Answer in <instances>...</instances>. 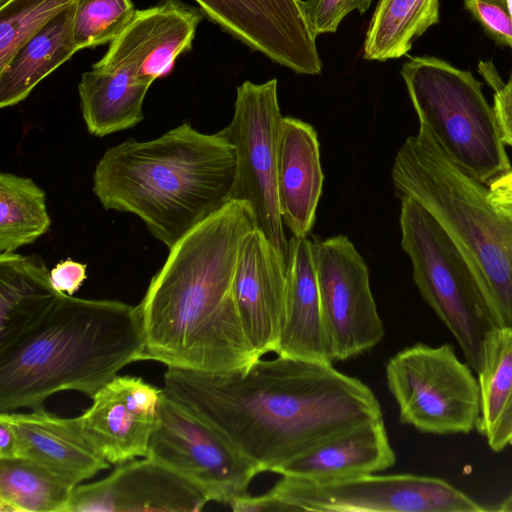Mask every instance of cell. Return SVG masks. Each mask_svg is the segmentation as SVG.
<instances>
[{
	"label": "cell",
	"mask_w": 512,
	"mask_h": 512,
	"mask_svg": "<svg viewBox=\"0 0 512 512\" xmlns=\"http://www.w3.org/2000/svg\"><path fill=\"white\" fill-rule=\"evenodd\" d=\"M439 22V0H379L364 43L366 60L386 61L408 53L413 41Z\"/></svg>",
	"instance_id": "cell-25"
},
{
	"label": "cell",
	"mask_w": 512,
	"mask_h": 512,
	"mask_svg": "<svg viewBox=\"0 0 512 512\" xmlns=\"http://www.w3.org/2000/svg\"><path fill=\"white\" fill-rule=\"evenodd\" d=\"M391 177L399 199L422 205L470 261L496 327L512 329V216L488 201V185L452 161L430 131L398 150Z\"/></svg>",
	"instance_id": "cell-5"
},
{
	"label": "cell",
	"mask_w": 512,
	"mask_h": 512,
	"mask_svg": "<svg viewBox=\"0 0 512 512\" xmlns=\"http://www.w3.org/2000/svg\"><path fill=\"white\" fill-rule=\"evenodd\" d=\"M506 2H507L509 13H510V16H511V19H512V0H506Z\"/></svg>",
	"instance_id": "cell-40"
},
{
	"label": "cell",
	"mask_w": 512,
	"mask_h": 512,
	"mask_svg": "<svg viewBox=\"0 0 512 512\" xmlns=\"http://www.w3.org/2000/svg\"><path fill=\"white\" fill-rule=\"evenodd\" d=\"M231 122L221 131L234 148L236 172L230 200L246 203L256 228L286 258L284 233L276 183L277 140L282 115L277 80L262 84L245 81L237 87Z\"/></svg>",
	"instance_id": "cell-9"
},
{
	"label": "cell",
	"mask_w": 512,
	"mask_h": 512,
	"mask_svg": "<svg viewBox=\"0 0 512 512\" xmlns=\"http://www.w3.org/2000/svg\"><path fill=\"white\" fill-rule=\"evenodd\" d=\"M501 512H512V492L495 509Z\"/></svg>",
	"instance_id": "cell-39"
},
{
	"label": "cell",
	"mask_w": 512,
	"mask_h": 512,
	"mask_svg": "<svg viewBox=\"0 0 512 512\" xmlns=\"http://www.w3.org/2000/svg\"><path fill=\"white\" fill-rule=\"evenodd\" d=\"M75 487L30 460H0V512H68Z\"/></svg>",
	"instance_id": "cell-26"
},
{
	"label": "cell",
	"mask_w": 512,
	"mask_h": 512,
	"mask_svg": "<svg viewBox=\"0 0 512 512\" xmlns=\"http://www.w3.org/2000/svg\"><path fill=\"white\" fill-rule=\"evenodd\" d=\"M229 506L235 512L294 511L290 505L281 500L271 490L258 496H250L246 493L234 499Z\"/></svg>",
	"instance_id": "cell-35"
},
{
	"label": "cell",
	"mask_w": 512,
	"mask_h": 512,
	"mask_svg": "<svg viewBox=\"0 0 512 512\" xmlns=\"http://www.w3.org/2000/svg\"><path fill=\"white\" fill-rule=\"evenodd\" d=\"M162 388L136 376H119L95 393L78 416L86 436L110 464L146 456L159 422Z\"/></svg>",
	"instance_id": "cell-15"
},
{
	"label": "cell",
	"mask_w": 512,
	"mask_h": 512,
	"mask_svg": "<svg viewBox=\"0 0 512 512\" xmlns=\"http://www.w3.org/2000/svg\"><path fill=\"white\" fill-rule=\"evenodd\" d=\"M312 249L324 320L335 361L376 346L384 336L363 257L345 236L314 238Z\"/></svg>",
	"instance_id": "cell-12"
},
{
	"label": "cell",
	"mask_w": 512,
	"mask_h": 512,
	"mask_svg": "<svg viewBox=\"0 0 512 512\" xmlns=\"http://www.w3.org/2000/svg\"><path fill=\"white\" fill-rule=\"evenodd\" d=\"M255 228L250 207L230 200L169 249L138 305L144 360L217 373L258 359L233 292L242 241Z\"/></svg>",
	"instance_id": "cell-2"
},
{
	"label": "cell",
	"mask_w": 512,
	"mask_h": 512,
	"mask_svg": "<svg viewBox=\"0 0 512 512\" xmlns=\"http://www.w3.org/2000/svg\"><path fill=\"white\" fill-rule=\"evenodd\" d=\"M78 0H6L0 4V70L18 49Z\"/></svg>",
	"instance_id": "cell-29"
},
{
	"label": "cell",
	"mask_w": 512,
	"mask_h": 512,
	"mask_svg": "<svg viewBox=\"0 0 512 512\" xmlns=\"http://www.w3.org/2000/svg\"><path fill=\"white\" fill-rule=\"evenodd\" d=\"M464 6L487 34L512 49V19L506 0H465Z\"/></svg>",
	"instance_id": "cell-32"
},
{
	"label": "cell",
	"mask_w": 512,
	"mask_h": 512,
	"mask_svg": "<svg viewBox=\"0 0 512 512\" xmlns=\"http://www.w3.org/2000/svg\"><path fill=\"white\" fill-rule=\"evenodd\" d=\"M203 14L180 0H160L136 10L92 68L120 70L151 86L171 71L179 55L191 49Z\"/></svg>",
	"instance_id": "cell-14"
},
{
	"label": "cell",
	"mask_w": 512,
	"mask_h": 512,
	"mask_svg": "<svg viewBox=\"0 0 512 512\" xmlns=\"http://www.w3.org/2000/svg\"><path fill=\"white\" fill-rule=\"evenodd\" d=\"M372 0H305L300 1L307 25L316 38L336 32L341 21L353 10L365 13Z\"/></svg>",
	"instance_id": "cell-31"
},
{
	"label": "cell",
	"mask_w": 512,
	"mask_h": 512,
	"mask_svg": "<svg viewBox=\"0 0 512 512\" xmlns=\"http://www.w3.org/2000/svg\"><path fill=\"white\" fill-rule=\"evenodd\" d=\"M19 457V442L12 425L0 416V460H14Z\"/></svg>",
	"instance_id": "cell-38"
},
{
	"label": "cell",
	"mask_w": 512,
	"mask_h": 512,
	"mask_svg": "<svg viewBox=\"0 0 512 512\" xmlns=\"http://www.w3.org/2000/svg\"><path fill=\"white\" fill-rule=\"evenodd\" d=\"M86 268L85 264L72 259L60 261L50 271L51 283L58 292L72 296L87 278Z\"/></svg>",
	"instance_id": "cell-34"
},
{
	"label": "cell",
	"mask_w": 512,
	"mask_h": 512,
	"mask_svg": "<svg viewBox=\"0 0 512 512\" xmlns=\"http://www.w3.org/2000/svg\"><path fill=\"white\" fill-rule=\"evenodd\" d=\"M163 393L202 420L259 472L325 440L382 420L373 391L332 364L278 356L227 372L167 367Z\"/></svg>",
	"instance_id": "cell-1"
},
{
	"label": "cell",
	"mask_w": 512,
	"mask_h": 512,
	"mask_svg": "<svg viewBox=\"0 0 512 512\" xmlns=\"http://www.w3.org/2000/svg\"><path fill=\"white\" fill-rule=\"evenodd\" d=\"M6 0H0V4L4 3Z\"/></svg>",
	"instance_id": "cell-41"
},
{
	"label": "cell",
	"mask_w": 512,
	"mask_h": 512,
	"mask_svg": "<svg viewBox=\"0 0 512 512\" xmlns=\"http://www.w3.org/2000/svg\"><path fill=\"white\" fill-rule=\"evenodd\" d=\"M208 502L186 479L146 457L118 464L104 479L77 485L68 512H197Z\"/></svg>",
	"instance_id": "cell-16"
},
{
	"label": "cell",
	"mask_w": 512,
	"mask_h": 512,
	"mask_svg": "<svg viewBox=\"0 0 512 512\" xmlns=\"http://www.w3.org/2000/svg\"><path fill=\"white\" fill-rule=\"evenodd\" d=\"M224 31L299 74L322 72L301 0H194Z\"/></svg>",
	"instance_id": "cell-13"
},
{
	"label": "cell",
	"mask_w": 512,
	"mask_h": 512,
	"mask_svg": "<svg viewBox=\"0 0 512 512\" xmlns=\"http://www.w3.org/2000/svg\"><path fill=\"white\" fill-rule=\"evenodd\" d=\"M287 260L257 228L243 239L233 292L256 358L276 347L284 313Z\"/></svg>",
	"instance_id": "cell-17"
},
{
	"label": "cell",
	"mask_w": 512,
	"mask_h": 512,
	"mask_svg": "<svg viewBox=\"0 0 512 512\" xmlns=\"http://www.w3.org/2000/svg\"><path fill=\"white\" fill-rule=\"evenodd\" d=\"M294 511L484 512L444 479L415 474L374 475L314 483L283 477L270 489Z\"/></svg>",
	"instance_id": "cell-10"
},
{
	"label": "cell",
	"mask_w": 512,
	"mask_h": 512,
	"mask_svg": "<svg viewBox=\"0 0 512 512\" xmlns=\"http://www.w3.org/2000/svg\"><path fill=\"white\" fill-rule=\"evenodd\" d=\"M323 179L315 129L302 120L282 117L277 140V195L283 224L293 236L310 233Z\"/></svg>",
	"instance_id": "cell-20"
},
{
	"label": "cell",
	"mask_w": 512,
	"mask_h": 512,
	"mask_svg": "<svg viewBox=\"0 0 512 512\" xmlns=\"http://www.w3.org/2000/svg\"><path fill=\"white\" fill-rule=\"evenodd\" d=\"M46 194L32 179L0 174V252H15L49 231Z\"/></svg>",
	"instance_id": "cell-27"
},
{
	"label": "cell",
	"mask_w": 512,
	"mask_h": 512,
	"mask_svg": "<svg viewBox=\"0 0 512 512\" xmlns=\"http://www.w3.org/2000/svg\"><path fill=\"white\" fill-rule=\"evenodd\" d=\"M401 200V246L425 302L458 342L477 373L482 344L495 326L476 273L442 225L417 201Z\"/></svg>",
	"instance_id": "cell-7"
},
{
	"label": "cell",
	"mask_w": 512,
	"mask_h": 512,
	"mask_svg": "<svg viewBox=\"0 0 512 512\" xmlns=\"http://www.w3.org/2000/svg\"><path fill=\"white\" fill-rule=\"evenodd\" d=\"M235 172L234 148L219 132L182 123L110 147L95 167L93 192L104 209L138 216L170 249L230 201Z\"/></svg>",
	"instance_id": "cell-3"
},
{
	"label": "cell",
	"mask_w": 512,
	"mask_h": 512,
	"mask_svg": "<svg viewBox=\"0 0 512 512\" xmlns=\"http://www.w3.org/2000/svg\"><path fill=\"white\" fill-rule=\"evenodd\" d=\"M487 198L495 210L512 216V170L488 184Z\"/></svg>",
	"instance_id": "cell-36"
},
{
	"label": "cell",
	"mask_w": 512,
	"mask_h": 512,
	"mask_svg": "<svg viewBox=\"0 0 512 512\" xmlns=\"http://www.w3.org/2000/svg\"><path fill=\"white\" fill-rule=\"evenodd\" d=\"M396 454L382 420L331 437L281 466L275 473L314 483L374 474L394 465Z\"/></svg>",
	"instance_id": "cell-21"
},
{
	"label": "cell",
	"mask_w": 512,
	"mask_h": 512,
	"mask_svg": "<svg viewBox=\"0 0 512 512\" xmlns=\"http://www.w3.org/2000/svg\"><path fill=\"white\" fill-rule=\"evenodd\" d=\"M400 73L419 125L452 161L486 185L512 170L493 107L469 71L435 57H412Z\"/></svg>",
	"instance_id": "cell-6"
},
{
	"label": "cell",
	"mask_w": 512,
	"mask_h": 512,
	"mask_svg": "<svg viewBox=\"0 0 512 512\" xmlns=\"http://www.w3.org/2000/svg\"><path fill=\"white\" fill-rule=\"evenodd\" d=\"M479 71L495 91L492 107L501 139L512 147V76L503 83L491 62L481 61Z\"/></svg>",
	"instance_id": "cell-33"
},
{
	"label": "cell",
	"mask_w": 512,
	"mask_h": 512,
	"mask_svg": "<svg viewBox=\"0 0 512 512\" xmlns=\"http://www.w3.org/2000/svg\"><path fill=\"white\" fill-rule=\"evenodd\" d=\"M486 439L490 449L495 452L512 445V403Z\"/></svg>",
	"instance_id": "cell-37"
},
{
	"label": "cell",
	"mask_w": 512,
	"mask_h": 512,
	"mask_svg": "<svg viewBox=\"0 0 512 512\" xmlns=\"http://www.w3.org/2000/svg\"><path fill=\"white\" fill-rule=\"evenodd\" d=\"M76 3L33 34L0 70L1 108L26 99L38 83L77 52L73 41Z\"/></svg>",
	"instance_id": "cell-23"
},
{
	"label": "cell",
	"mask_w": 512,
	"mask_h": 512,
	"mask_svg": "<svg viewBox=\"0 0 512 512\" xmlns=\"http://www.w3.org/2000/svg\"><path fill=\"white\" fill-rule=\"evenodd\" d=\"M385 374L401 423L436 435L468 434L477 429L478 380L450 344L406 347L388 360Z\"/></svg>",
	"instance_id": "cell-8"
},
{
	"label": "cell",
	"mask_w": 512,
	"mask_h": 512,
	"mask_svg": "<svg viewBox=\"0 0 512 512\" xmlns=\"http://www.w3.org/2000/svg\"><path fill=\"white\" fill-rule=\"evenodd\" d=\"M18 436L20 459L30 460L77 486L110 463L84 433L79 418H62L34 409L0 412Z\"/></svg>",
	"instance_id": "cell-18"
},
{
	"label": "cell",
	"mask_w": 512,
	"mask_h": 512,
	"mask_svg": "<svg viewBox=\"0 0 512 512\" xmlns=\"http://www.w3.org/2000/svg\"><path fill=\"white\" fill-rule=\"evenodd\" d=\"M144 351L138 306L61 293L39 322L0 349V412L44 408L61 391L92 397L144 360Z\"/></svg>",
	"instance_id": "cell-4"
},
{
	"label": "cell",
	"mask_w": 512,
	"mask_h": 512,
	"mask_svg": "<svg viewBox=\"0 0 512 512\" xmlns=\"http://www.w3.org/2000/svg\"><path fill=\"white\" fill-rule=\"evenodd\" d=\"M274 352L278 356L332 364V346L324 320L312 240H288L284 313Z\"/></svg>",
	"instance_id": "cell-19"
},
{
	"label": "cell",
	"mask_w": 512,
	"mask_h": 512,
	"mask_svg": "<svg viewBox=\"0 0 512 512\" xmlns=\"http://www.w3.org/2000/svg\"><path fill=\"white\" fill-rule=\"evenodd\" d=\"M478 374L480 418L477 431L486 438L512 403V329L492 328L482 344Z\"/></svg>",
	"instance_id": "cell-28"
},
{
	"label": "cell",
	"mask_w": 512,
	"mask_h": 512,
	"mask_svg": "<svg viewBox=\"0 0 512 512\" xmlns=\"http://www.w3.org/2000/svg\"><path fill=\"white\" fill-rule=\"evenodd\" d=\"M149 87L120 70L92 68L83 73L78 93L88 132L103 137L141 122Z\"/></svg>",
	"instance_id": "cell-24"
},
{
	"label": "cell",
	"mask_w": 512,
	"mask_h": 512,
	"mask_svg": "<svg viewBox=\"0 0 512 512\" xmlns=\"http://www.w3.org/2000/svg\"><path fill=\"white\" fill-rule=\"evenodd\" d=\"M60 294L39 256L0 253V349L39 322Z\"/></svg>",
	"instance_id": "cell-22"
},
{
	"label": "cell",
	"mask_w": 512,
	"mask_h": 512,
	"mask_svg": "<svg viewBox=\"0 0 512 512\" xmlns=\"http://www.w3.org/2000/svg\"><path fill=\"white\" fill-rule=\"evenodd\" d=\"M135 11L131 0H78L73 23L77 51L113 41Z\"/></svg>",
	"instance_id": "cell-30"
},
{
	"label": "cell",
	"mask_w": 512,
	"mask_h": 512,
	"mask_svg": "<svg viewBox=\"0 0 512 512\" xmlns=\"http://www.w3.org/2000/svg\"><path fill=\"white\" fill-rule=\"evenodd\" d=\"M145 457L186 479L209 502L228 505L246 494L260 473L210 426L164 393Z\"/></svg>",
	"instance_id": "cell-11"
}]
</instances>
